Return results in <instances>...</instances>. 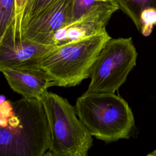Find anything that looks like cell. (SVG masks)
<instances>
[{
  "mask_svg": "<svg viewBox=\"0 0 156 156\" xmlns=\"http://www.w3.org/2000/svg\"><path fill=\"white\" fill-rule=\"evenodd\" d=\"M72 3L73 0H54L23 27V37L40 44L52 45L54 34L71 22Z\"/></svg>",
  "mask_w": 156,
  "mask_h": 156,
  "instance_id": "6",
  "label": "cell"
},
{
  "mask_svg": "<svg viewBox=\"0 0 156 156\" xmlns=\"http://www.w3.org/2000/svg\"><path fill=\"white\" fill-rule=\"evenodd\" d=\"M118 9L113 0H73L71 22L91 15H112Z\"/></svg>",
  "mask_w": 156,
  "mask_h": 156,
  "instance_id": "10",
  "label": "cell"
},
{
  "mask_svg": "<svg viewBox=\"0 0 156 156\" xmlns=\"http://www.w3.org/2000/svg\"><path fill=\"white\" fill-rule=\"evenodd\" d=\"M77 115L92 136L105 143L129 138L135 127L128 103L115 93H86L76 102Z\"/></svg>",
  "mask_w": 156,
  "mask_h": 156,
  "instance_id": "3",
  "label": "cell"
},
{
  "mask_svg": "<svg viewBox=\"0 0 156 156\" xmlns=\"http://www.w3.org/2000/svg\"><path fill=\"white\" fill-rule=\"evenodd\" d=\"M111 16L108 15H91L68 23L54 34L52 44L60 46L105 31Z\"/></svg>",
  "mask_w": 156,
  "mask_h": 156,
  "instance_id": "9",
  "label": "cell"
},
{
  "mask_svg": "<svg viewBox=\"0 0 156 156\" xmlns=\"http://www.w3.org/2000/svg\"><path fill=\"white\" fill-rule=\"evenodd\" d=\"M15 0H0V40L11 24L15 22Z\"/></svg>",
  "mask_w": 156,
  "mask_h": 156,
  "instance_id": "12",
  "label": "cell"
},
{
  "mask_svg": "<svg viewBox=\"0 0 156 156\" xmlns=\"http://www.w3.org/2000/svg\"><path fill=\"white\" fill-rule=\"evenodd\" d=\"M54 0H28L22 21V28L34 15L51 4Z\"/></svg>",
  "mask_w": 156,
  "mask_h": 156,
  "instance_id": "13",
  "label": "cell"
},
{
  "mask_svg": "<svg viewBox=\"0 0 156 156\" xmlns=\"http://www.w3.org/2000/svg\"><path fill=\"white\" fill-rule=\"evenodd\" d=\"M118 9L127 15L133 22L136 29L141 32V13L147 9L156 10V0H113Z\"/></svg>",
  "mask_w": 156,
  "mask_h": 156,
  "instance_id": "11",
  "label": "cell"
},
{
  "mask_svg": "<svg viewBox=\"0 0 156 156\" xmlns=\"http://www.w3.org/2000/svg\"><path fill=\"white\" fill-rule=\"evenodd\" d=\"M111 38L104 31L91 37L54 46L32 63L48 74L51 87H73L88 78L94 62Z\"/></svg>",
  "mask_w": 156,
  "mask_h": 156,
  "instance_id": "2",
  "label": "cell"
},
{
  "mask_svg": "<svg viewBox=\"0 0 156 156\" xmlns=\"http://www.w3.org/2000/svg\"><path fill=\"white\" fill-rule=\"evenodd\" d=\"M1 72L10 88L23 98L40 100L51 87L46 72L32 63L6 68Z\"/></svg>",
  "mask_w": 156,
  "mask_h": 156,
  "instance_id": "7",
  "label": "cell"
},
{
  "mask_svg": "<svg viewBox=\"0 0 156 156\" xmlns=\"http://www.w3.org/2000/svg\"><path fill=\"white\" fill-rule=\"evenodd\" d=\"M13 102L5 100L2 103L0 104V116L9 117L13 113Z\"/></svg>",
  "mask_w": 156,
  "mask_h": 156,
  "instance_id": "16",
  "label": "cell"
},
{
  "mask_svg": "<svg viewBox=\"0 0 156 156\" xmlns=\"http://www.w3.org/2000/svg\"><path fill=\"white\" fill-rule=\"evenodd\" d=\"M141 24V33L144 36H148L152 30L153 26L156 25V10L151 9L144 10L140 16Z\"/></svg>",
  "mask_w": 156,
  "mask_h": 156,
  "instance_id": "15",
  "label": "cell"
},
{
  "mask_svg": "<svg viewBox=\"0 0 156 156\" xmlns=\"http://www.w3.org/2000/svg\"><path fill=\"white\" fill-rule=\"evenodd\" d=\"M6 100L5 96H3V95H0V104L2 103L3 102H4Z\"/></svg>",
  "mask_w": 156,
  "mask_h": 156,
  "instance_id": "17",
  "label": "cell"
},
{
  "mask_svg": "<svg viewBox=\"0 0 156 156\" xmlns=\"http://www.w3.org/2000/svg\"><path fill=\"white\" fill-rule=\"evenodd\" d=\"M148 156H156V150L154 151L153 152H152L151 153L147 154Z\"/></svg>",
  "mask_w": 156,
  "mask_h": 156,
  "instance_id": "18",
  "label": "cell"
},
{
  "mask_svg": "<svg viewBox=\"0 0 156 156\" xmlns=\"http://www.w3.org/2000/svg\"><path fill=\"white\" fill-rule=\"evenodd\" d=\"M12 102L13 113L0 116V156L46 155L51 138L41 101L22 98Z\"/></svg>",
  "mask_w": 156,
  "mask_h": 156,
  "instance_id": "1",
  "label": "cell"
},
{
  "mask_svg": "<svg viewBox=\"0 0 156 156\" xmlns=\"http://www.w3.org/2000/svg\"><path fill=\"white\" fill-rule=\"evenodd\" d=\"M28 0H15V22L12 26V32L16 37H22V21Z\"/></svg>",
  "mask_w": 156,
  "mask_h": 156,
  "instance_id": "14",
  "label": "cell"
},
{
  "mask_svg": "<svg viewBox=\"0 0 156 156\" xmlns=\"http://www.w3.org/2000/svg\"><path fill=\"white\" fill-rule=\"evenodd\" d=\"M132 38H110L93 66L86 93H115L126 82L136 63Z\"/></svg>",
  "mask_w": 156,
  "mask_h": 156,
  "instance_id": "5",
  "label": "cell"
},
{
  "mask_svg": "<svg viewBox=\"0 0 156 156\" xmlns=\"http://www.w3.org/2000/svg\"><path fill=\"white\" fill-rule=\"evenodd\" d=\"M54 46L40 44L23 37H13L7 29L0 40V71L33 63Z\"/></svg>",
  "mask_w": 156,
  "mask_h": 156,
  "instance_id": "8",
  "label": "cell"
},
{
  "mask_svg": "<svg viewBox=\"0 0 156 156\" xmlns=\"http://www.w3.org/2000/svg\"><path fill=\"white\" fill-rule=\"evenodd\" d=\"M44 107L51 144L46 155L87 156L93 138L68 101L46 91L40 100Z\"/></svg>",
  "mask_w": 156,
  "mask_h": 156,
  "instance_id": "4",
  "label": "cell"
}]
</instances>
